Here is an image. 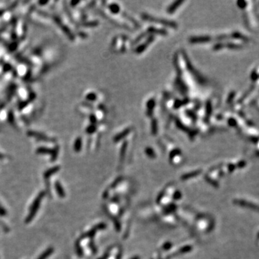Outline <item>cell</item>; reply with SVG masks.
I'll return each mask as SVG.
<instances>
[{"label": "cell", "mask_w": 259, "mask_h": 259, "mask_svg": "<svg viewBox=\"0 0 259 259\" xmlns=\"http://www.w3.org/2000/svg\"><path fill=\"white\" fill-rule=\"evenodd\" d=\"M44 197V193L42 192V193H40L39 194L38 196H37V197L36 198L35 200L34 201L33 204H32L31 208H30V214H29V215L28 216V217H27L26 219V222H30V221L32 220V218H33L34 217H35L36 213H37V210H38L39 209V206L40 204L41 201H42V199Z\"/></svg>", "instance_id": "obj_1"}, {"label": "cell", "mask_w": 259, "mask_h": 259, "mask_svg": "<svg viewBox=\"0 0 259 259\" xmlns=\"http://www.w3.org/2000/svg\"><path fill=\"white\" fill-rule=\"evenodd\" d=\"M142 17L143 19L146 21H150V22H158V24H161L165 26L171 27V28H177V25L176 24V22L172 21L166 20V19H157V18L152 17V16L147 15L146 14H142Z\"/></svg>", "instance_id": "obj_2"}, {"label": "cell", "mask_w": 259, "mask_h": 259, "mask_svg": "<svg viewBox=\"0 0 259 259\" xmlns=\"http://www.w3.org/2000/svg\"><path fill=\"white\" fill-rule=\"evenodd\" d=\"M233 203L235 204L238 205V206L248 208L251 210L259 212V205L254 204V203H251L250 202V201H248L246 200H244V199H234Z\"/></svg>", "instance_id": "obj_3"}, {"label": "cell", "mask_w": 259, "mask_h": 259, "mask_svg": "<svg viewBox=\"0 0 259 259\" xmlns=\"http://www.w3.org/2000/svg\"><path fill=\"white\" fill-rule=\"evenodd\" d=\"M183 2V1H176L174 4H172L171 6L168 9V13H173V12H174V11H175L176 9L179 7V5L181 4H182Z\"/></svg>", "instance_id": "obj_4"}, {"label": "cell", "mask_w": 259, "mask_h": 259, "mask_svg": "<svg viewBox=\"0 0 259 259\" xmlns=\"http://www.w3.org/2000/svg\"><path fill=\"white\" fill-rule=\"evenodd\" d=\"M53 248H48V249L46 250V251L43 252V254H41L40 255L37 259H46L47 258H48V257H49L50 255H51V253H53Z\"/></svg>", "instance_id": "obj_5"}, {"label": "cell", "mask_w": 259, "mask_h": 259, "mask_svg": "<svg viewBox=\"0 0 259 259\" xmlns=\"http://www.w3.org/2000/svg\"><path fill=\"white\" fill-rule=\"evenodd\" d=\"M209 38L207 37H191L189 41L191 43H201V42H204V41H208Z\"/></svg>", "instance_id": "obj_6"}, {"label": "cell", "mask_w": 259, "mask_h": 259, "mask_svg": "<svg viewBox=\"0 0 259 259\" xmlns=\"http://www.w3.org/2000/svg\"><path fill=\"white\" fill-rule=\"evenodd\" d=\"M130 129H126L125 131H123V132L120 133V134H119L118 135L116 136V138H115V141H118L119 140H120L121 138H123V137H125V135H127V134L130 132Z\"/></svg>", "instance_id": "obj_7"}, {"label": "cell", "mask_w": 259, "mask_h": 259, "mask_svg": "<svg viewBox=\"0 0 259 259\" xmlns=\"http://www.w3.org/2000/svg\"><path fill=\"white\" fill-rule=\"evenodd\" d=\"M109 9H110L111 12H112V13L115 14L118 13L120 10V7H119L117 4H112L109 5Z\"/></svg>", "instance_id": "obj_8"}, {"label": "cell", "mask_w": 259, "mask_h": 259, "mask_svg": "<svg viewBox=\"0 0 259 259\" xmlns=\"http://www.w3.org/2000/svg\"><path fill=\"white\" fill-rule=\"evenodd\" d=\"M148 31L150 32H152V33H158V34H161V35H166L167 32L165 31V30H158V29H155L153 28H148Z\"/></svg>", "instance_id": "obj_9"}, {"label": "cell", "mask_w": 259, "mask_h": 259, "mask_svg": "<svg viewBox=\"0 0 259 259\" xmlns=\"http://www.w3.org/2000/svg\"><path fill=\"white\" fill-rule=\"evenodd\" d=\"M55 188H56L57 192L58 193L59 195H60L61 197H64V195H65L64 192L62 190V188H61L60 183H59L58 182H56V183H55Z\"/></svg>", "instance_id": "obj_10"}, {"label": "cell", "mask_w": 259, "mask_h": 259, "mask_svg": "<svg viewBox=\"0 0 259 259\" xmlns=\"http://www.w3.org/2000/svg\"><path fill=\"white\" fill-rule=\"evenodd\" d=\"M57 170H58V168H55L53 169H50L49 171H48L46 172V174H45V177H49L50 176H51L52 174H53Z\"/></svg>", "instance_id": "obj_11"}, {"label": "cell", "mask_w": 259, "mask_h": 259, "mask_svg": "<svg viewBox=\"0 0 259 259\" xmlns=\"http://www.w3.org/2000/svg\"><path fill=\"white\" fill-rule=\"evenodd\" d=\"M147 43H145V44H143V45H141L140 46L138 47V48L136 49V53H142V52H143V50L147 48Z\"/></svg>", "instance_id": "obj_12"}, {"label": "cell", "mask_w": 259, "mask_h": 259, "mask_svg": "<svg viewBox=\"0 0 259 259\" xmlns=\"http://www.w3.org/2000/svg\"><path fill=\"white\" fill-rule=\"evenodd\" d=\"M155 106V102L153 100H151L148 102V104H147V107H148V109H150L149 110H152L153 108Z\"/></svg>", "instance_id": "obj_13"}, {"label": "cell", "mask_w": 259, "mask_h": 259, "mask_svg": "<svg viewBox=\"0 0 259 259\" xmlns=\"http://www.w3.org/2000/svg\"><path fill=\"white\" fill-rule=\"evenodd\" d=\"M156 132H157V124H156V121L153 120V133L156 134Z\"/></svg>", "instance_id": "obj_14"}, {"label": "cell", "mask_w": 259, "mask_h": 259, "mask_svg": "<svg viewBox=\"0 0 259 259\" xmlns=\"http://www.w3.org/2000/svg\"><path fill=\"white\" fill-rule=\"evenodd\" d=\"M87 99L89 100H96V95L94 94H89V95L87 96Z\"/></svg>", "instance_id": "obj_15"}, {"label": "cell", "mask_w": 259, "mask_h": 259, "mask_svg": "<svg viewBox=\"0 0 259 259\" xmlns=\"http://www.w3.org/2000/svg\"><path fill=\"white\" fill-rule=\"evenodd\" d=\"M90 129V131H89V133H91V132H93L95 130V127H94V126H91V127H89V129L88 130H89Z\"/></svg>", "instance_id": "obj_16"}, {"label": "cell", "mask_w": 259, "mask_h": 259, "mask_svg": "<svg viewBox=\"0 0 259 259\" xmlns=\"http://www.w3.org/2000/svg\"><path fill=\"white\" fill-rule=\"evenodd\" d=\"M235 168V165H230V167H229V171H230V172H231V171H233V169H234V168Z\"/></svg>", "instance_id": "obj_17"}, {"label": "cell", "mask_w": 259, "mask_h": 259, "mask_svg": "<svg viewBox=\"0 0 259 259\" xmlns=\"http://www.w3.org/2000/svg\"><path fill=\"white\" fill-rule=\"evenodd\" d=\"M258 235H259V233H258Z\"/></svg>", "instance_id": "obj_18"}]
</instances>
